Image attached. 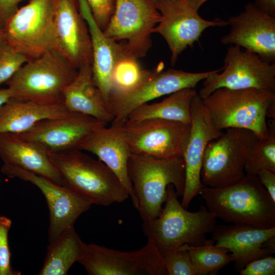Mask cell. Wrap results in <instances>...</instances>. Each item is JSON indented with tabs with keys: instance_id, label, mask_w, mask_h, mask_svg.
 <instances>
[{
	"instance_id": "f35d334b",
	"label": "cell",
	"mask_w": 275,
	"mask_h": 275,
	"mask_svg": "<svg viewBox=\"0 0 275 275\" xmlns=\"http://www.w3.org/2000/svg\"><path fill=\"white\" fill-rule=\"evenodd\" d=\"M11 97V93L8 88L0 89V107Z\"/></svg>"
},
{
	"instance_id": "d4e9b609",
	"label": "cell",
	"mask_w": 275,
	"mask_h": 275,
	"mask_svg": "<svg viewBox=\"0 0 275 275\" xmlns=\"http://www.w3.org/2000/svg\"><path fill=\"white\" fill-rule=\"evenodd\" d=\"M63 103L71 112L89 115L106 124L113 120L101 93L93 82L91 64L78 69L75 78L64 90Z\"/></svg>"
},
{
	"instance_id": "9a60e30c",
	"label": "cell",
	"mask_w": 275,
	"mask_h": 275,
	"mask_svg": "<svg viewBox=\"0 0 275 275\" xmlns=\"http://www.w3.org/2000/svg\"><path fill=\"white\" fill-rule=\"evenodd\" d=\"M1 170L9 178H18L31 183L43 194L49 210V242L74 226L77 218L92 205L86 198L70 188L35 173L4 164Z\"/></svg>"
},
{
	"instance_id": "6da1fadb",
	"label": "cell",
	"mask_w": 275,
	"mask_h": 275,
	"mask_svg": "<svg viewBox=\"0 0 275 275\" xmlns=\"http://www.w3.org/2000/svg\"><path fill=\"white\" fill-rule=\"evenodd\" d=\"M200 195L209 211L224 222L263 229L275 227V202L256 175L245 174L225 186L203 185Z\"/></svg>"
},
{
	"instance_id": "8fae6325",
	"label": "cell",
	"mask_w": 275,
	"mask_h": 275,
	"mask_svg": "<svg viewBox=\"0 0 275 275\" xmlns=\"http://www.w3.org/2000/svg\"><path fill=\"white\" fill-rule=\"evenodd\" d=\"M160 19L156 0H116L113 14L103 32L112 40L124 41L128 50L139 59L151 48V35Z\"/></svg>"
},
{
	"instance_id": "7a4b0ae2",
	"label": "cell",
	"mask_w": 275,
	"mask_h": 275,
	"mask_svg": "<svg viewBox=\"0 0 275 275\" xmlns=\"http://www.w3.org/2000/svg\"><path fill=\"white\" fill-rule=\"evenodd\" d=\"M178 197L174 186L169 184L164 207L158 216L142 225L148 240L162 256L184 244H204L206 235L216 226V217L206 206L201 205L197 211L190 212L182 206Z\"/></svg>"
},
{
	"instance_id": "30bf717a",
	"label": "cell",
	"mask_w": 275,
	"mask_h": 275,
	"mask_svg": "<svg viewBox=\"0 0 275 275\" xmlns=\"http://www.w3.org/2000/svg\"><path fill=\"white\" fill-rule=\"evenodd\" d=\"M4 42L29 60L54 48L51 0H30L19 8L3 29Z\"/></svg>"
},
{
	"instance_id": "ba28073f",
	"label": "cell",
	"mask_w": 275,
	"mask_h": 275,
	"mask_svg": "<svg viewBox=\"0 0 275 275\" xmlns=\"http://www.w3.org/2000/svg\"><path fill=\"white\" fill-rule=\"evenodd\" d=\"M210 141L204 152L201 171L203 185L219 187L234 184L245 176L247 154L258 139L250 130L230 128Z\"/></svg>"
},
{
	"instance_id": "2e32d148",
	"label": "cell",
	"mask_w": 275,
	"mask_h": 275,
	"mask_svg": "<svg viewBox=\"0 0 275 275\" xmlns=\"http://www.w3.org/2000/svg\"><path fill=\"white\" fill-rule=\"evenodd\" d=\"M54 27L53 49L75 68L92 64V50L87 23L79 0H51Z\"/></svg>"
},
{
	"instance_id": "ab89813d",
	"label": "cell",
	"mask_w": 275,
	"mask_h": 275,
	"mask_svg": "<svg viewBox=\"0 0 275 275\" xmlns=\"http://www.w3.org/2000/svg\"><path fill=\"white\" fill-rule=\"evenodd\" d=\"M193 10L198 11L200 8L208 0H184Z\"/></svg>"
},
{
	"instance_id": "cb8c5ba5",
	"label": "cell",
	"mask_w": 275,
	"mask_h": 275,
	"mask_svg": "<svg viewBox=\"0 0 275 275\" xmlns=\"http://www.w3.org/2000/svg\"><path fill=\"white\" fill-rule=\"evenodd\" d=\"M71 112L64 103L43 104L11 97L0 107V133H21L40 121Z\"/></svg>"
},
{
	"instance_id": "f1b7e54d",
	"label": "cell",
	"mask_w": 275,
	"mask_h": 275,
	"mask_svg": "<svg viewBox=\"0 0 275 275\" xmlns=\"http://www.w3.org/2000/svg\"><path fill=\"white\" fill-rule=\"evenodd\" d=\"M268 135L257 139L252 144L247 154L245 174L256 175L261 169L275 172V120L267 121Z\"/></svg>"
},
{
	"instance_id": "60d3db41",
	"label": "cell",
	"mask_w": 275,
	"mask_h": 275,
	"mask_svg": "<svg viewBox=\"0 0 275 275\" xmlns=\"http://www.w3.org/2000/svg\"><path fill=\"white\" fill-rule=\"evenodd\" d=\"M263 246L272 253L275 252V236H272L264 243Z\"/></svg>"
},
{
	"instance_id": "7c38bea8",
	"label": "cell",
	"mask_w": 275,
	"mask_h": 275,
	"mask_svg": "<svg viewBox=\"0 0 275 275\" xmlns=\"http://www.w3.org/2000/svg\"><path fill=\"white\" fill-rule=\"evenodd\" d=\"M78 262L90 275H167L163 257L150 240L129 252L86 244Z\"/></svg>"
},
{
	"instance_id": "277c9868",
	"label": "cell",
	"mask_w": 275,
	"mask_h": 275,
	"mask_svg": "<svg viewBox=\"0 0 275 275\" xmlns=\"http://www.w3.org/2000/svg\"><path fill=\"white\" fill-rule=\"evenodd\" d=\"M63 185L92 204L108 206L121 203L129 195L118 178L103 162L75 149L49 152Z\"/></svg>"
},
{
	"instance_id": "3957f363",
	"label": "cell",
	"mask_w": 275,
	"mask_h": 275,
	"mask_svg": "<svg viewBox=\"0 0 275 275\" xmlns=\"http://www.w3.org/2000/svg\"><path fill=\"white\" fill-rule=\"evenodd\" d=\"M211 121L217 129L251 130L258 139L268 135L266 118L275 119V92L255 88H221L202 99Z\"/></svg>"
},
{
	"instance_id": "4dcf8cb0",
	"label": "cell",
	"mask_w": 275,
	"mask_h": 275,
	"mask_svg": "<svg viewBox=\"0 0 275 275\" xmlns=\"http://www.w3.org/2000/svg\"><path fill=\"white\" fill-rule=\"evenodd\" d=\"M28 59L4 41L0 44V85L6 83Z\"/></svg>"
},
{
	"instance_id": "1f68e13d",
	"label": "cell",
	"mask_w": 275,
	"mask_h": 275,
	"mask_svg": "<svg viewBox=\"0 0 275 275\" xmlns=\"http://www.w3.org/2000/svg\"><path fill=\"white\" fill-rule=\"evenodd\" d=\"M162 257L167 275H197L189 252L182 246Z\"/></svg>"
},
{
	"instance_id": "7402d4cb",
	"label": "cell",
	"mask_w": 275,
	"mask_h": 275,
	"mask_svg": "<svg viewBox=\"0 0 275 275\" xmlns=\"http://www.w3.org/2000/svg\"><path fill=\"white\" fill-rule=\"evenodd\" d=\"M49 153L39 143L23 139L16 133H0V158L4 164L22 169L63 185Z\"/></svg>"
},
{
	"instance_id": "44dd1931",
	"label": "cell",
	"mask_w": 275,
	"mask_h": 275,
	"mask_svg": "<svg viewBox=\"0 0 275 275\" xmlns=\"http://www.w3.org/2000/svg\"><path fill=\"white\" fill-rule=\"evenodd\" d=\"M211 233L214 244L231 252L233 262L239 270L251 261L271 253L263 244L275 236V227L263 229L244 224L216 225Z\"/></svg>"
},
{
	"instance_id": "e575fe53",
	"label": "cell",
	"mask_w": 275,
	"mask_h": 275,
	"mask_svg": "<svg viewBox=\"0 0 275 275\" xmlns=\"http://www.w3.org/2000/svg\"><path fill=\"white\" fill-rule=\"evenodd\" d=\"M240 275H274L275 258L267 255L254 260L239 270Z\"/></svg>"
},
{
	"instance_id": "ffe728a7",
	"label": "cell",
	"mask_w": 275,
	"mask_h": 275,
	"mask_svg": "<svg viewBox=\"0 0 275 275\" xmlns=\"http://www.w3.org/2000/svg\"><path fill=\"white\" fill-rule=\"evenodd\" d=\"M80 150L96 155L118 178L126 190L135 208L139 202L128 177L127 164L131 154L128 146L123 124L111 123L96 130L81 145Z\"/></svg>"
},
{
	"instance_id": "5b68a950",
	"label": "cell",
	"mask_w": 275,
	"mask_h": 275,
	"mask_svg": "<svg viewBox=\"0 0 275 275\" xmlns=\"http://www.w3.org/2000/svg\"><path fill=\"white\" fill-rule=\"evenodd\" d=\"M127 171L143 222L152 221L158 216L169 184L174 186L178 197L183 194L185 178L183 157L159 158L131 153Z\"/></svg>"
},
{
	"instance_id": "8d00e7d4",
	"label": "cell",
	"mask_w": 275,
	"mask_h": 275,
	"mask_svg": "<svg viewBox=\"0 0 275 275\" xmlns=\"http://www.w3.org/2000/svg\"><path fill=\"white\" fill-rule=\"evenodd\" d=\"M256 175L275 202V172L267 169H261L256 173Z\"/></svg>"
},
{
	"instance_id": "5bb4252c",
	"label": "cell",
	"mask_w": 275,
	"mask_h": 275,
	"mask_svg": "<svg viewBox=\"0 0 275 275\" xmlns=\"http://www.w3.org/2000/svg\"><path fill=\"white\" fill-rule=\"evenodd\" d=\"M161 19L153 30L166 41L171 52V64L174 66L181 53L198 41L202 33L210 27L228 25L221 18L207 20L201 17L184 0H156Z\"/></svg>"
},
{
	"instance_id": "8992f818",
	"label": "cell",
	"mask_w": 275,
	"mask_h": 275,
	"mask_svg": "<svg viewBox=\"0 0 275 275\" xmlns=\"http://www.w3.org/2000/svg\"><path fill=\"white\" fill-rule=\"evenodd\" d=\"M77 72L52 49L28 61L5 84L12 98L43 104L63 103L64 90Z\"/></svg>"
},
{
	"instance_id": "e0dca14e",
	"label": "cell",
	"mask_w": 275,
	"mask_h": 275,
	"mask_svg": "<svg viewBox=\"0 0 275 275\" xmlns=\"http://www.w3.org/2000/svg\"><path fill=\"white\" fill-rule=\"evenodd\" d=\"M107 124L89 115L71 112L63 117L43 120L16 134L42 144L49 152H60L80 149L91 135Z\"/></svg>"
},
{
	"instance_id": "836d02e7",
	"label": "cell",
	"mask_w": 275,
	"mask_h": 275,
	"mask_svg": "<svg viewBox=\"0 0 275 275\" xmlns=\"http://www.w3.org/2000/svg\"><path fill=\"white\" fill-rule=\"evenodd\" d=\"M92 15L100 28L104 31L113 14L116 0H86Z\"/></svg>"
},
{
	"instance_id": "d6986e66",
	"label": "cell",
	"mask_w": 275,
	"mask_h": 275,
	"mask_svg": "<svg viewBox=\"0 0 275 275\" xmlns=\"http://www.w3.org/2000/svg\"><path fill=\"white\" fill-rule=\"evenodd\" d=\"M227 21L230 29L222 37L223 44L238 46L274 63L275 17L249 2L243 11Z\"/></svg>"
},
{
	"instance_id": "74e56055",
	"label": "cell",
	"mask_w": 275,
	"mask_h": 275,
	"mask_svg": "<svg viewBox=\"0 0 275 275\" xmlns=\"http://www.w3.org/2000/svg\"><path fill=\"white\" fill-rule=\"evenodd\" d=\"M254 4L266 13L275 17V0H255Z\"/></svg>"
},
{
	"instance_id": "ac0fdd59",
	"label": "cell",
	"mask_w": 275,
	"mask_h": 275,
	"mask_svg": "<svg viewBox=\"0 0 275 275\" xmlns=\"http://www.w3.org/2000/svg\"><path fill=\"white\" fill-rule=\"evenodd\" d=\"M190 115V134L183 156L185 178L181 204L186 209L193 199L200 195L203 186L201 171L206 147L223 133L212 124L202 99L198 94L191 101Z\"/></svg>"
},
{
	"instance_id": "4fadbf2b",
	"label": "cell",
	"mask_w": 275,
	"mask_h": 275,
	"mask_svg": "<svg viewBox=\"0 0 275 275\" xmlns=\"http://www.w3.org/2000/svg\"><path fill=\"white\" fill-rule=\"evenodd\" d=\"M123 129L131 153L172 158L183 157L190 124L160 119L126 120Z\"/></svg>"
},
{
	"instance_id": "b9f144b4",
	"label": "cell",
	"mask_w": 275,
	"mask_h": 275,
	"mask_svg": "<svg viewBox=\"0 0 275 275\" xmlns=\"http://www.w3.org/2000/svg\"><path fill=\"white\" fill-rule=\"evenodd\" d=\"M4 41V34L3 30L0 29V44Z\"/></svg>"
},
{
	"instance_id": "7bdbcfd3",
	"label": "cell",
	"mask_w": 275,
	"mask_h": 275,
	"mask_svg": "<svg viewBox=\"0 0 275 275\" xmlns=\"http://www.w3.org/2000/svg\"></svg>"
},
{
	"instance_id": "4316f807",
	"label": "cell",
	"mask_w": 275,
	"mask_h": 275,
	"mask_svg": "<svg viewBox=\"0 0 275 275\" xmlns=\"http://www.w3.org/2000/svg\"><path fill=\"white\" fill-rule=\"evenodd\" d=\"M86 244L74 226L68 228L56 239L49 242L39 274H67L72 265L80 259Z\"/></svg>"
},
{
	"instance_id": "d6a6232c",
	"label": "cell",
	"mask_w": 275,
	"mask_h": 275,
	"mask_svg": "<svg viewBox=\"0 0 275 275\" xmlns=\"http://www.w3.org/2000/svg\"><path fill=\"white\" fill-rule=\"evenodd\" d=\"M12 221L8 217L0 216V275H20L11 263V254L8 243V233Z\"/></svg>"
},
{
	"instance_id": "52a82bcc",
	"label": "cell",
	"mask_w": 275,
	"mask_h": 275,
	"mask_svg": "<svg viewBox=\"0 0 275 275\" xmlns=\"http://www.w3.org/2000/svg\"><path fill=\"white\" fill-rule=\"evenodd\" d=\"M213 71L164 70L162 63L153 69H144L139 80L130 88L111 93L107 107L113 117L111 123L124 124L129 114L137 106L181 89L195 88Z\"/></svg>"
},
{
	"instance_id": "484cf974",
	"label": "cell",
	"mask_w": 275,
	"mask_h": 275,
	"mask_svg": "<svg viewBox=\"0 0 275 275\" xmlns=\"http://www.w3.org/2000/svg\"><path fill=\"white\" fill-rule=\"evenodd\" d=\"M197 94L195 88H185L170 94L161 102L142 104L129 114L127 120L160 119L190 124L191 101Z\"/></svg>"
},
{
	"instance_id": "f546056e",
	"label": "cell",
	"mask_w": 275,
	"mask_h": 275,
	"mask_svg": "<svg viewBox=\"0 0 275 275\" xmlns=\"http://www.w3.org/2000/svg\"><path fill=\"white\" fill-rule=\"evenodd\" d=\"M144 70L139 62V58L133 56L125 45L112 71L111 93L130 88L139 80Z\"/></svg>"
},
{
	"instance_id": "603a6c76",
	"label": "cell",
	"mask_w": 275,
	"mask_h": 275,
	"mask_svg": "<svg viewBox=\"0 0 275 275\" xmlns=\"http://www.w3.org/2000/svg\"><path fill=\"white\" fill-rule=\"evenodd\" d=\"M79 1L80 11L87 23L91 37L93 82L101 93L108 108L112 71L125 44L107 38L94 19L86 1Z\"/></svg>"
},
{
	"instance_id": "d590c367",
	"label": "cell",
	"mask_w": 275,
	"mask_h": 275,
	"mask_svg": "<svg viewBox=\"0 0 275 275\" xmlns=\"http://www.w3.org/2000/svg\"><path fill=\"white\" fill-rule=\"evenodd\" d=\"M22 0H0V29L3 30L16 12Z\"/></svg>"
},
{
	"instance_id": "9c48e42d",
	"label": "cell",
	"mask_w": 275,
	"mask_h": 275,
	"mask_svg": "<svg viewBox=\"0 0 275 275\" xmlns=\"http://www.w3.org/2000/svg\"><path fill=\"white\" fill-rule=\"evenodd\" d=\"M221 69L213 70L203 82L198 95L205 98L214 90L255 88L275 92V63L238 46L228 48Z\"/></svg>"
},
{
	"instance_id": "83f0119b",
	"label": "cell",
	"mask_w": 275,
	"mask_h": 275,
	"mask_svg": "<svg viewBox=\"0 0 275 275\" xmlns=\"http://www.w3.org/2000/svg\"><path fill=\"white\" fill-rule=\"evenodd\" d=\"M181 246L189 252L197 275L215 272L233 262L231 254L226 249L216 246L212 240H207L200 245Z\"/></svg>"
}]
</instances>
